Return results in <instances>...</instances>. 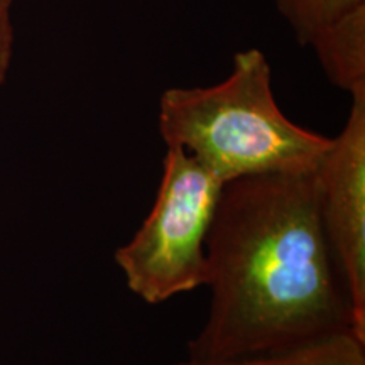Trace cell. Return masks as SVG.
Instances as JSON below:
<instances>
[{
	"label": "cell",
	"mask_w": 365,
	"mask_h": 365,
	"mask_svg": "<svg viewBox=\"0 0 365 365\" xmlns=\"http://www.w3.org/2000/svg\"><path fill=\"white\" fill-rule=\"evenodd\" d=\"M205 286L208 314L186 359L254 357L357 331L319 223L317 171L223 186L207 240Z\"/></svg>",
	"instance_id": "cell-1"
},
{
	"label": "cell",
	"mask_w": 365,
	"mask_h": 365,
	"mask_svg": "<svg viewBox=\"0 0 365 365\" xmlns=\"http://www.w3.org/2000/svg\"><path fill=\"white\" fill-rule=\"evenodd\" d=\"M158 129L168 148L186 150L223 182L318 170L331 139L289 120L276 102L261 49L234 54L225 80L163 91Z\"/></svg>",
	"instance_id": "cell-2"
},
{
	"label": "cell",
	"mask_w": 365,
	"mask_h": 365,
	"mask_svg": "<svg viewBox=\"0 0 365 365\" xmlns=\"http://www.w3.org/2000/svg\"><path fill=\"white\" fill-rule=\"evenodd\" d=\"M223 186L186 150L168 148L149 215L113 255L137 298L161 304L205 286L207 240Z\"/></svg>",
	"instance_id": "cell-3"
},
{
	"label": "cell",
	"mask_w": 365,
	"mask_h": 365,
	"mask_svg": "<svg viewBox=\"0 0 365 365\" xmlns=\"http://www.w3.org/2000/svg\"><path fill=\"white\" fill-rule=\"evenodd\" d=\"M318 213L328 250L365 336V93L352 97L344 129L317 170Z\"/></svg>",
	"instance_id": "cell-4"
},
{
	"label": "cell",
	"mask_w": 365,
	"mask_h": 365,
	"mask_svg": "<svg viewBox=\"0 0 365 365\" xmlns=\"http://www.w3.org/2000/svg\"><path fill=\"white\" fill-rule=\"evenodd\" d=\"M327 78L350 97L365 93V6L317 31L308 41Z\"/></svg>",
	"instance_id": "cell-5"
},
{
	"label": "cell",
	"mask_w": 365,
	"mask_h": 365,
	"mask_svg": "<svg viewBox=\"0 0 365 365\" xmlns=\"http://www.w3.org/2000/svg\"><path fill=\"white\" fill-rule=\"evenodd\" d=\"M175 365H365V339L357 331L345 330L279 352L230 360L182 359Z\"/></svg>",
	"instance_id": "cell-6"
},
{
	"label": "cell",
	"mask_w": 365,
	"mask_h": 365,
	"mask_svg": "<svg viewBox=\"0 0 365 365\" xmlns=\"http://www.w3.org/2000/svg\"><path fill=\"white\" fill-rule=\"evenodd\" d=\"M362 6L365 0H276L282 19L304 46L322 27Z\"/></svg>",
	"instance_id": "cell-7"
},
{
	"label": "cell",
	"mask_w": 365,
	"mask_h": 365,
	"mask_svg": "<svg viewBox=\"0 0 365 365\" xmlns=\"http://www.w3.org/2000/svg\"><path fill=\"white\" fill-rule=\"evenodd\" d=\"M14 0H0V88L6 83L9 68L12 61L14 26H12Z\"/></svg>",
	"instance_id": "cell-8"
}]
</instances>
